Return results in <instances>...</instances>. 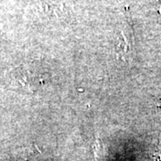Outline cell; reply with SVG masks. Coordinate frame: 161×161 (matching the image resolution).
<instances>
[{
    "instance_id": "obj_1",
    "label": "cell",
    "mask_w": 161,
    "mask_h": 161,
    "mask_svg": "<svg viewBox=\"0 0 161 161\" xmlns=\"http://www.w3.org/2000/svg\"><path fill=\"white\" fill-rule=\"evenodd\" d=\"M158 154L159 156V158H161V134L159 136V140H158Z\"/></svg>"
}]
</instances>
